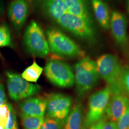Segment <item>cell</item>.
Wrapping results in <instances>:
<instances>
[{
  "label": "cell",
  "mask_w": 129,
  "mask_h": 129,
  "mask_svg": "<svg viewBox=\"0 0 129 129\" xmlns=\"http://www.w3.org/2000/svg\"><path fill=\"white\" fill-rule=\"evenodd\" d=\"M96 63L100 78L107 84L111 94L124 92L120 83L123 68L118 57L112 54H104L98 58Z\"/></svg>",
  "instance_id": "obj_1"
},
{
  "label": "cell",
  "mask_w": 129,
  "mask_h": 129,
  "mask_svg": "<svg viewBox=\"0 0 129 129\" xmlns=\"http://www.w3.org/2000/svg\"><path fill=\"white\" fill-rule=\"evenodd\" d=\"M75 82L79 97H83L95 87L100 77L96 62L89 57H84L75 65Z\"/></svg>",
  "instance_id": "obj_2"
},
{
  "label": "cell",
  "mask_w": 129,
  "mask_h": 129,
  "mask_svg": "<svg viewBox=\"0 0 129 129\" xmlns=\"http://www.w3.org/2000/svg\"><path fill=\"white\" fill-rule=\"evenodd\" d=\"M46 34L49 49L56 55L69 57L85 56V53L80 47L60 30L49 28Z\"/></svg>",
  "instance_id": "obj_3"
},
{
  "label": "cell",
  "mask_w": 129,
  "mask_h": 129,
  "mask_svg": "<svg viewBox=\"0 0 129 129\" xmlns=\"http://www.w3.org/2000/svg\"><path fill=\"white\" fill-rule=\"evenodd\" d=\"M60 26L75 36L88 41L95 36L92 20L66 13L56 21Z\"/></svg>",
  "instance_id": "obj_4"
},
{
  "label": "cell",
  "mask_w": 129,
  "mask_h": 129,
  "mask_svg": "<svg viewBox=\"0 0 129 129\" xmlns=\"http://www.w3.org/2000/svg\"><path fill=\"white\" fill-rule=\"evenodd\" d=\"M23 43L26 49L32 55L44 57L49 52L48 42L44 32L34 21H32L26 29Z\"/></svg>",
  "instance_id": "obj_5"
},
{
  "label": "cell",
  "mask_w": 129,
  "mask_h": 129,
  "mask_svg": "<svg viewBox=\"0 0 129 129\" xmlns=\"http://www.w3.org/2000/svg\"><path fill=\"white\" fill-rule=\"evenodd\" d=\"M111 95L109 87L93 94L88 101V111L84 120L85 129L102 120L105 115L106 108Z\"/></svg>",
  "instance_id": "obj_6"
},
{
  "label": "cell",
  "mask_w": 129,
  "mask_h": 129,
  "mask_svg": "<svg viewBox=\"0 0 129 129\" xmlns=\"http://www.w3.org/2000/svg\"><path fill=\"white\" fill-rule=\"evenodd\" d=\"M45 72L47 78L55 86L69 88L74 85V73L69 64L63 61H49L45 67Z\"/></svg>",
  "instance_id": "obj_7"
},
{
  "label": "cell",
  "mask_w": 129,
  "mask_h": 129,
  "mask_svg": "<svg viewBox=\"0 0 129 129\" xmlns=\"http://www.w3.org/2000/svg\"><path fill=\"white\" fill-rule=\"evenodd\" d=\"M7 86L10 98L14 101L27 98L39 92L41 87L29 83L18 74L7 72Z\"/></svg>",
  "instance_id": "obj_8"
},
{
  "label": "cell",
  "mask_w": 129,
  "mask_h": 129,
  "mask_svg": "<svg viewBox=\"0 0 129 129\" xmlns=\"http://www.w3.org/2000/svg\"><path fill=\"white\" fill-rule=\"evenodd\" d=\"M72 99L62 94H55L47 100V117L60 120L64 122L69 115Z\"/></svg>",
  "instance_id": "obj_9"
},
{
  "label": "cell",
  "mask_w": 129,
  "mask_h": 129,
  "mask_svg": "<svg viewBox=\"0 0 129 129\" xmlns=\"http://www.w3.org/2000/svg\"><path fill=\"white\" fill-rule=\"evenodd\" d=\"M110 28L116 43L122 48L128 44L127 21L124 14L114 11L111 14Z\"/></svg>",
  "instance_id": "obj_10"
},
{
  "label": "cell",
  "mask_w": 129,
  "mask_h": 129,
  "mask_svg": "<svg viewBox=\"0 0 129 129\" xmlns=\"http://www.w3.org/2000/svg\"><path fill=\"white\" fill-rule=\"evenodd\" d=\"M129 104V97L125 92L111 94L105 112L107 119L116 123L124 113Z\"/></svg>",
  "instance_id": "obj_11"
},
{
  "label": "cell",
  "mask_w": 129,
  "mask_h": 129,
  "mask_svg": "<svg viewBox=\"0 0 129 129\" xmlns=\"http://www.w3.org/2000/svg\"><path fill=\"white\" fill-rule=\"evenodd\" d=\"M29 4L27 0H14L8 9V16L14 27L20 30L23 26L27 18Z\"/></svg>",
  "instance_id": "obj_12"
},
{
  "label": "cell",
  "mask_w": 129,
  "mask_h": 129,
  "mask_svg": "<svg viewBox=\"0 0 129 129\" xmlns=\"http://www.w3.org/2000/svg\"><path fill=\"white\" fill-rule=\"evenodd\" d=\"M38 6L47 17L57 21L67 13L64 0H36Z\"/></svg>",
  "instance_id": "obj_13"
},
{
  "label": "cell",
  "mask_w": 129,
  "mask_h": 129,
  "mask_svg": "<svg viewBox=\"0 0 129 129\" xmlns=\"http://www.w3.org/2000/svg\"><path fill=\"white\" fill-rule=\"evenodd\" d=\"M47 100L41 98H32L23 102L20 106L21 114L44 117L46 111Z\"/></svg>",
  "instance_id": "obj_14"
},
{
  "label": "cell",
  "mask_w": 129,
  "mask_h": 129,
  "mask_svg": "<svg viewBox=\"0 0 129 129\" xmlns=\"http://www.w3.org/2000/svg\"><path fill=\"white\" fill-rule=\"evenodd\" d=\"M92 6L97 21L102 28L108 30L111 16L108 6L102 0H92Z\"/></svg>",
  "instance_id": "obj_15"
},
{
  "label": "cell",
  "mask_w": 129,
  "mask_h": 129,
  "mask_svg": "<svg viewBox=\"0 0 129 129\" xmlns=\"http://www.w3.org/2000/svg\"><path fill=\"white\" fill-rule=\"evenodd\" d=\"M64 129H85L81 104H77L73 107L66 119Z\"/></svg>",
  "instance_id": "obj_16"
},
{
  "label": "cell",
  "mask_w": 129,
  "mask_h": 129,
  "mask_svg": "<svg viewBox=\"0 0 129 129\" xmlns=\"http://www.w3.org/2000/svg\"><path fill=\"white\" fill-rule=\"evenodd\" d=\"M64 2L68 9L67 13L91 19L86 0H64Z\"/></svg>",
  "instance_id": "obj_17"
},
{
  "label": "cell",
  "mask_w": 129,
  "mask_h": 129,
  "mask_svg": "<svg viewBox=\"0 0 129 129\" xmlns=\"http://www.w3.org/2000/svg\"><path fill=\"white\" fill-rule=\"evenodd\" d=\"M21 118L24 129H41L44 117L27 115L21 114Z\"/></svg>",
  "instance_id": "obj_18"
},
{
  "label": "cell",
  "mask_w": 129,
  "mask_h": 129,
  "mask_svg": "<svg viewBox=\"0 0 129 129\" xmlns=\"http://www.w3.org/2000/svg\"><path fill=\"white\" fill-rule=\"evenodd\" d=\"M43 71V68L36 62L25 69L22 75V78L29 82H36Z\"/></svg>",
  "instance_id": "obj_19"
},
{
  "label": "cell",
  "mask_w": 129,
  "mask_h": 129,
  "mask_svg": "<svg viewBox=\"0 0 129 129\" xmlns=\"http://www.w3.org/2000/svg\"><path fill=\"white\" fill-rule=\"evenodd\" d=\"M11 46V39L9 30L4 24L0 26V47Z\"/></svg>",
  "instance_id": "obj_20"
},
{
  "label": "cell",
  "mask_w": 129,
  "mask_h": 129,
  "mask_svg": "<svg viewBox=\"0 0 129 129\" xmlns=\"http://www.w3.org/2000/svg\"><path fill=\"white\" fill-rule=\"evenodd\" d=\"M63 121L47 117L44 120L41 129H62Z\"/></svg>",
  "instance_id": "obj_21"
},
{
  "label": "cell",
  "mask_w": 129,
  "mask_h": 129,
  "mask_svg": "<svg viewBox=\"0 0 129 129\" xmlns=\"http://www.w3.org/2000/svg\"><path fill=\"white\" fill-rule=\"evenodd\" d=\"M9 110V117L5 129H19L16 116L13 107L10 104H7Z\"/></svg>",
  "instance_id": "obj_22"
},
{
  "label": "cell",
  "mask_w": 129,
  "mask_h": 129,
  "mask_svg": "<svg viewBox=\"0 0 129 129\" xmlns=\"http://www.w3.org/2000/svg\"><path fill=\"white\" fill-rule=\"evenodd\" d=\"M9 110L7 104L0 105V129H5L9 117Z\"/></svg>",
  "instance_id": "obj_23"
},
{
  "label": "cell",
  "mask_w": 129,
  "mask_h": 129,
  "mask_svg": "<svg viewBox=\"0 0 129 129\" xmlns=\"http://www.w3.org/2000/svg\"><path fill=\"white\" fill-rule=\"evenodd\" d=\"M116 125L118 129H129V104Z\"/></svg>",
  "instance_id": "obj_24"
},
{
  "label": "cell",
  "mask_w": 129,
  "mask_h": 129,
  "mask_svg": "<svg viewBox=\"0 0 129 129\" xmlns=\"http://www.w3.org/2000/svg\"><path fill=\"white\" fill-rule=\"evenodd\" d=\"M120 83L124 92L129 95V68H123Z\"/></svg>",
  "instance_id": "obj_25"
},
{
  "label": "cell",
  "mask_w": 129,
  "mask_h": 129,
  "mask_svg": "<svg viewBox=\"0 0 129 129\" xmlns=\"http://www.w3.org/2000/svg\"><path fill=\"white\" fill-rule=\"evenodd\" d=\"M107 119L106 116L105 115L102 120L91 125L87 129H102L105 123L107 121Z\"/></svg>",
  "instance_id": "obj_26"
},
{
  "label": "cell",
  "mask_w": 129,
  "mask_h": 129,
  "mask_svg": "<svg viewBox=\"0 0 129 129\" xmlns=\"http://www.w3.org/2000/svg\"><path fill=\"white\" fill-rule=\"evenodd\" d=\"M7 98L5 93V88L2 82L0 80V105L6 104Z\"/></svg>",
  "instance_id": "obj_27"
},
{
  "label": "cell",
  "mask_w": 129,
  "mask_h": 129,
  "mask_svg": "<svg viewBox=\"0 0 129 129\" xmlns=\"http://www.w3.org/2000/svg\"><path fill=\"white\" fill-rule=\"evenodd\" d=\"M102 129H118L116 123L111 121H107Z\"/></svg>",
  "instance_id": "obj_28"
},
{
  "label": "cell",
  "mask_w": 129,
  "mask_h": 129,
  "mask_svg": "<svg viewBox=\"0 0 129 129\" xmlns=\"http://www.w3.org/2000/svg\"><path fill=\"white\" fill-rule=\"evenodd\" d=\"M5 12L4 4L3 0H0V16H2Z\"/></svg>",
  "instance_id": "obj_29"
},
{
  "label": "cell",
  "mask_w": 129,
  "mask_h": 129,
  "mask_svg": "<svg viewBox=\"0 0 129 129\" xmlns=\"http://www.w3.org/2000/svg\"><path fill=\"white\" fill-rule=\"evenodd\" d=\"M126 7H127V12L129 15V0L127 1V4H126Z\"/></svg>",
  "instance_id": "obj_30"
},
{
  "label": "cell",
  "mask_w": 129,
  "mask_h": 129,
  "mask_svg": "<svg viewBox=\"0 0 129 129\" xmlns=\"http://www.w3.org/2000/svg\"><path fill=\"white\" fill-rule=\"evenodd\" d=\"M127 46H128V52H129V41H128V45Z\"/></svg>",
  "instance_id": "obj_31"
}]
</instances>
